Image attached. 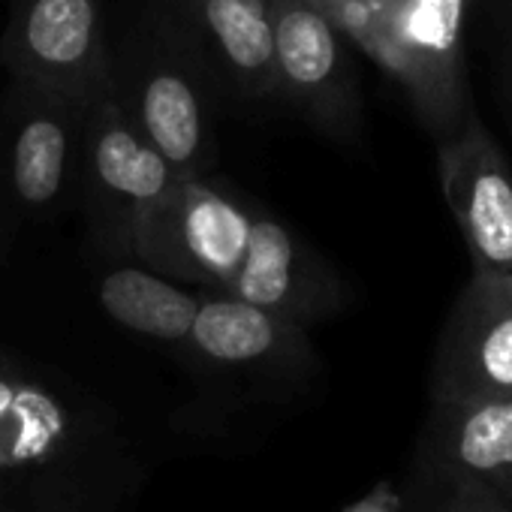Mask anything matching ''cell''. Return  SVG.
Returning a JSON list of instances; mask_svg holds the SVG:
<instances>
[{
	"label": "cell",
	"mask_w": 512,
	"mask_h": 512,
	"mask_svg": "<svg viewBox=\"0 0 512 512\" xmlns=\"http://www.w3.org/2000/svg\"><path fill=\"white\" fill-rule=\"evenodd\" d=\"M130 260L196 290L235 296L302 326L338 317L350 290L296 226L208 178L178 181L133 232Z\"/></svg>",
	"instance_id": "cell-1"
},
{
	"label": "cell",
	"mask_w": 512,
	"mask_h": 512,
	"mask_svg": "<svg viewBox=\"0 0 512 512\" xmlns=\"http://www.w3.org/2000/svg\"><path fill=\"white\" fill-rule=\"evenodd\" d=\"M208 76L169 25L139 28L109 49V88L139 136L169 163L178 181L208 178Z\"/></svg>",
	"instance_id": "cell-2"
},
{
	"label": "cell",
	"mask_w": 512,
	"mask_h": 512,
	"mask_svg": "<svg viewBox=\"0 0 512 512\" xmlns=\"http://www.w3.org/2000/svg\"><path fill=\"white\" fill-rule=\"evenodd\" d=\"M473 0H386L350 37L407 94L419 124L443 139L473 112L467 88V19Z\"/></svg>",
	"instance_id": "cell-3"
},
{
	"label": "cell",
	"mask_w": 512,
	"mask_h": 512,
	"mask_svg": "<svg viewBox=\"0 0 512 512\" xmlns=\"http://www.w3.org/2000/svg\"><path fill=\"white\" fill-rule=\"evenodd\" d=\"M97 428L49 380L0 353V491H76Z\"/></svg>",
	"instance_id": "cell-4"
},
{
	"label": "cell",
	"mask_w": 512,
	"mask_h": 512,
	"mask_svg": "<svg viewBox=\"0 0 512 512\" xmlns=\"http://www.w3.org/2000/svg\"><path fill=\"white\" fill-rule=\"evenodd\" d=\"M88 103L16 85L0 115V193L10 214H55L82 169Z\"/></svg>",
	"instance_id": "cell-5"
},
{
	"label": "cell",
	"mask_w": 512,
	"mask_h": 512,
	"mask_svg": "<svg viewBox=\"0 0 512 512\" xmlns=\"http://www.w3.org/2000/svg\"><path fill=\"white\" fill-rule=\"evenodd\" d=\"M79 181L100 241L124 256H130L136 226L178 184L169 163L130 124L109 82L88 103Z\"/></svg>",
	"instance_id": "cell-6"
},
{
	"label": "cell",
	"mask_w": 512,
	"mask_h": 512,
	"mask_svg": "<svg viewBox=\"0 0 512 512\" xmlns=\"http://www.w3.org/2000/svg\"><path fill=\"white\" fill-rule=\"evenodd\" d=\"M103 0H10L0 64L16 85L91 103L109 82Z\"/></svg>",
	"instance_id": "cell-7"
},
{
	"label": "cell",
	"mask_w": 512,
	"mask_h": 512,
	"mask_svg": "<svg viewBox=\"0 0 512 512\" xmlns=\"http://www.w3.org/2000/svg\"><path fill=\"white\" fill-rule=\"evenodd\" d=\"M275 97L293 106L320 133L356 142L362 97L347 34L314 0H272Z\"/></svg>",
	"instance_id": "cell-8"
},
{
	"label": "cell",
	"mask_w": 512,
	"mask_h": 512,
	"mask_svg": "<svg viewBox=\"0 0 512 512\" xmlns=\"http://www.w3.org/2000/svg\"><path fill=\"white\" fill-rule=\"evenodd\" d=\"M437 178L473 275L512 278V166L476 109L437 139Z\"/></svg>",
	"instance_id": "cell-9"
},
{
	"label": "cell",
	"mask_w": 512,
	"mask_h": 512,
	"mask_svg": "<svg viewBox=\"0 0 512 512\" xmlns=\"http://www.w3.org/2000/svg\"><path fill=\"white\" fill-rule=\"evenodd\" d=\"M512 392V278L473 275L458 293L431 368L434 404Z\"/></svg>",
	"instance_id": "cell-10"
},
{
	"label": "cell",
	"mask_w": 512,
	"mask_h": 512,
	"mask_svg": "<svg viewBox=\"0 0 512 512\" xmlns=\"http://www.w3.org/2000/svg\"><path fill=\"white\" fill-rule=\"evenodd\" d=\"M308 332V326L263 305L202 290L187 347L211 368L293 383L317 371Z\"/></svg>",
	"instance_id": "cell-11"
},
{
	"label": "cell",
	"mask_w": 512,
	"mask_h": 512,
	"mask_svg": "<svg viewBox=\"0 0 512 512\" xmlns=\"http://www.w3.org/2000/svg\"><path fill=\"white\" fill-rule=\"evenodd\" d=\"M169 28L202 73L241 100L275 97L272 0H172Z\"/></svg>",
	"instance_id": "cell-12"
},
{
	"label": "cell",
	"mask_w": 512,
	"mask_h": 512,
	"mask_svg": "<svg viewBox=\"0 0 512 512\" xmlns=\"http://www.w3.org/2000/svg\"><path fill=\"white\" fill-rule=\"evenodd\" d=\"M431 458L452 485H506L512 479V392L434 404Z\"/></svg>",
	"instance_id": "cell-13"
},
{
	"label": "cell",
	"mask_w": 512,
	"mask_h": 512,
	"mask_svg": "<svg viewBox=\"0 0 512 512\" xmlns=\"http://www.w3.org/2000/svg\"><path fill=\"white\" fill-rule=\"evenodd\" d=\"M97 299L127 332L166 347H187L202 290H187L142 263H121L97 281Z\"/></svg>",
	"instance_id": "cell-14"
},
{
	"label": "cell",
	"mask_w": 512,
	"mask_h": 512,
	"mask_svg": "<svg viewBox=\"0 0 512 512\" xmlns=\"http://www.w3.org/2000/svg\"><path fill=\"white\" fill-rule=\"evenodd\" d=\"M440 512H512V500L482 482H464L452 485V497Z\"/></svg>",
	"instance_id": "cell-15"
},
{
	"label": "cell",
	"mask_w": 512,
	"mask_h": 512,
	"mask_svg": "<svg viewBox=\"0 0 512 512\" xmlns=\"http://www.w3.org/2000/svg\"><path fill=\"white\" fill-rule=\"evenodd\" d=\"M76 491H0V512H73Z\"/></svg>",
	"instance_id": "cell-16"
},
{
	"label": "cell",
	"mask_w": 512,
	"mask_h": 512,
	"mask_svg": "<svg viewBox=\"0 0 512 512\" xmlns=\"http://www.w3.org/2000/svg\"><path fill=\"white\" fill-rule=\"evenodd\" d=\"M314 4L347 34V40L386 4V0H314Z\"/></svg>",
	"instance_id": "cell-17"
},
{
	"label": "cell",
	"mask_w": 512,
	"mask_h": 512,
	"mask_svg": "<svg viewBox=\"0 0 512 512\" xmlns=\"http://www.w3.org/2000/svg\"><path fill=\"white\" fill-rule=\"evenodd\" d=\"M344 512H401V494L389 482H380L371 494H365L359 503L347 506Z\"/></svg>",
	"instance_id": "cell-18"
},
{
	"label": "cell",
	"mask_w": 512,
	"mask_h": 512,
	"mask_svg": "<svg viewBox=\"0 0 512 512\" xmlns=\"http://www.w3.org/2000/svg\"><path fill=\"white\" fill-rule=\"evenodd\" d=\"M500 16L506 22V64H509V82H512V0H509Z\"/></svg>",
	"instance_id": "cell-19"
},
{
	"label": "cell",
	"mask_w": 512,
	"mask_h": 512,
	"mask_svg": "<svg viewBox=\"0 0 512 512\" xmlns=\"http://www.w3.org/2000/svg\"><path fill=\"white\" fill-rule=\"evenodd\" d=\"M7 217H10V208L4 202V193H0V247L7 241Z\"/></svg>",
	"instance_id": "cell-20"
},
{
	"label": "cell",
	"mask_w": 512,
	"mask_h": 512,
	"mask_svg": "<svg viewBox=\"0 0 512 512\" xmlns=\"http://www.w3.org/2000/svg\"><path fill=\"white\" fill-rule=\"evenodd\" d=\"M476 4H485V7H491V10H494V13L500 16V13L506 10V4H509V0H473V7H476Z\"/></svg>",
	"instance_id": "cell-21"
},
{
	"label": "cell",
	"mask_w": 512,
	"mask_h": 512,
	"mask_svg": "<svg viewBox=\"0 0 512 512\" xmlns=\"http://www.w3.org/2000/svg\"><path fill=\"white\" fill-rule=\"evenodd\" d=\"M497 491H503V494H506V497H509V500H512V479H509V482H506V485H500V488H497Z\"/></svg>",
	"instance_id": "cell-22"
}]
</instances>
